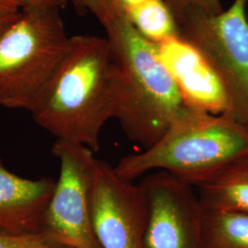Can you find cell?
<instances>
[{
	"instance_id": "6da1fadb",
	"label": "cell",
	"mask_w": 248,
	"mask_h": 248,
	"mask_svg": "<svg viewBox=\"0 0 248 248\" xmlns=\"http://www.w3.org/2000/svg\"><path fill=\"white\" fill-rule=\"evenodd\" d=\"M115 66L107 37L77 35L30 111L58 140L99 149L103 126L115 118Z\"/></svg>"
},
{
	"instance_id": "7a4b0ae2",
	"label": "cell",
	"mask_w": 248,
	"mask_h": 248,
	"mask_svg": "<svg viewBox=\"0 0 248 248\" xmlns=\"http://www.w3.org/2000/svg\"><path fill=\"white\" fill-rule=\"evenodd\" d=\"M104 28L114 58L115 119L129 140L146 149L186 106L155 44L120 11Z\"/></svg>"
},
{
	"instance_id": "3957f363",
	"label": "cell",
	"mask_w": 248,
	"mask_h": 248,
	"mask_svg": "<svg viewBox=\"0 0 248 248\" xmlns=\"http://www.w3.org/2000/svg\"><path fill=\"white\" fill-rule=\"evenodd\" d=\"M248 155V130L229 113L185 108L157 142L121 158L116 173L130 181L163 171L193 187Z\"/></svg>"
},
{
	"instance_id": "277c9868",
	"label": "cell",
	"mask_w": 248,
	"mask_h": 248,
	"mask_svg": "<svg viewBox=\"0 0 248 248\" xmlns=\"http://www.w3.org/2000/svg\"><path fill=\"white\" fill-rule=\"evenodd\" d=\"M60 9L23 7L0 37V106L29 112L67 52Z\"/></svg>"
},
{
	"instance_id": "5b68a950",
	"label": "cell",
	"mask_w": 248,
	"mask_h": 248,
	"mask_svg": "<svg viewBox=\"0 0 248 248\" xmlns=\"http://www.w3.org/2000/svg\"><path fill=\"white\" fill-rule=\"evenodd\" d=\"M248 0H233L220 14L189 9L177 18L179 33L203 53L222 80L229 114L248 130Z\"/></svg>"
},
{
	"instance_id": "8992f818",
	"label": "cell",
	"mask_w": 248,
	"mask_h": 248,
	"mask_svg": "<svg viewBox=\"0 0 248 248\" xmlns=\"http://www.w3.org/2000/svg\"><path fill=\"white\" fill-rule=\"evenodd\" d=\"M52 153L60 175L42 219L41 232L73 248H101L91 219V195L98 159L89 147L58 140Z\"/></svg>"
},
{
	"instance_id": "52a82bcc",
	"label": "cell",
	"mask_w": 248,
	"mask_h": 248,
	"mask_svg": "<svg viewBox=\"0 0 248 248\" xmlns=\"http://www.w3.org/2000/svg\"><path fill=\"white\" fill-rule=\"evenodd\" d=\"M150 207L141 181L126 180L98 159L91 195V219L101 248H147Z\"/></svg>"
},
{
	"instance_id": "ba28073f",
	"label": "cell",
	"mask_w": 248,
	"mask_h": 248,
	"mask_svg": "<svg viewBox=\"0 0 248 248\" xmlns=\"http://www.w3.org/2000/svg\"><path fill=\"white\" fill-rule=\"evenodd\" d=\"M141 183L150 207L147 248H206L204 209L194 187L163 171Z\"/></svg>"
},
{
	"instance_id": "9c48e42d",
	"label": "cell",
	"mask_w": 248,
	"mask_h": 248,
	"mask_svg": "<svg viewBox=\"0 0 248 248\" xmlns=\"http://www.w3.org/2000/svg\"><path fill=\"white\" fill-rule=\"evenodd\" d=\"M155 46L186 108L212 114L229 112L222 80L203 53L180 35Z\"/></svg>"
},
{
	"instance_id": "30bf717a",
	"label": "cell",
	"mask_w": 248,
	"mask_h": 248,
	"mask_svg": "<svg viewBox=\"0 0 248 248\" xmlns=\"http://www.w3.org/2000/svg\"><path fill=\"white\" fill-rule=\"evenodd\" d=\"M55 183L51 177H19L0 159V231L16 234L42 232L43 215Z\"/></svg>"
},
{
	"instance_id": "8fae6325",
	"label": "cell",
	"mask_w": 248,
	"mask_h": 248,
	"mask_svg": "<svg viewBox=\"0 0 248 248\" xmlns=\"http://www.w3.org/2000/svg\"><path fill=\"white\" fill-rule=\"evenodd\" d=\"M198 196L205 211L248 213V155L199 187Z\"/></svg>"
},
{
	"instance_id": "7c38bea8",
	"label": "cell",
	"mask_w": 248,
	"mask_h": 248,
	"mask_svg": "<svg viewBox=\"0 0 248 248\" xmlns=\"http://www.w3.org/2000/svg\"><path fill=\"white\" fill-rule=\"evenodd\" d=\"M206 248H248V213L205 211Z\"/></svg>"
},
{
	"instance_id": "4fadbf2b",
	"label": "cell",
	"mask_w": 248,
	"mask_h": 248,
	"mask_svg": "<svg viewBox=\"0 0 248 248\" xmlns=\"http://www.w3.org/2000/svg\"><path fill=\"white\" fill-rule=\"evenodd\" d=\"M124 17L142 37L155 45L180 35L177 18L164 0L150 1Z\"/></svg>"
},
{
	"instance_id": "5bb4252c",
	"label": "cell",
	"mask_w": 248,
	"mask_h": 248,
	"mask_svg": "<svg viewBox=\"0 0 248 248\" xmlns=\"http://www.w3.org/2000/svg\"><path fill=\"white\" fill-rule=\"evenodd\" d=\"M0 248H73L45 232L16 234L0 231Z\"/></svg>"
},
{
	"instance_id": "9a60e30c",
	"label": "cell",
	"mask_w": 248,
	"mask_h": 248,
	"mask_svg": "<svg viewBox=\"0 0 248 248\" xmlns=\"http://www.w3.org/2000/svg\"><path fill=\"white\" fill-rule=\"evenodd\" d=\"M79 14L90 12L103 27L115 16L116 10L108 0H69Z\"/></svg>"
},
{
	"instance_id": "2e32d148",
	"label": "cell",
	"mask_w": 248,
	"mask_h": 248,
	"mask_svg": "<svg viewBox=\"0 0 248 248\" xmlns=\"http://www.w3.org/2000/svg\"><path fill=\"white\" fill-rule=\"evenodd\" d=\"M172 10L176 18L189 9H199L211 15L223 11L220 0H164Z\"/></svg>"
},
{
	"instance_id": "e0dca14e",
	"label": "cell",
	"mask_w": 248,
	"mask_h": 248,
	"mask_svg": "<svg viewBox=\"0 0 248 248\" xmlns=\"http://www.w3.org/2000/svg\"><path fill=\"white\" fill-rule=\"evenodd\" d=\"M113 9L122 12L124 16H127L134 9L140 8L142 5L153 0H108Z\"/></svg>"
},
{
	"instance_id": "ac0fdd59",
	"label": "cell",
	"mask_w": 248,
	"mask_h": 248,
	"mask_svg": "<svg viewBox=\"0 0 248 248\" xmlns=\"http://www.w3.org/2000/svg\"><path fill=\"white\" fill-rule=\"evenodd\" d=\"M21 9L0 7V37L17 18Z\"/></svg>"
},
{
	"instance_id": "d6986e66",
	"label": "cell",
	"mask_w": 248,
	"mask_h": 248,
	"mask_svg": "<svg viewBox=\"0 0 248 248\" xmlns=\"http://www.w3.org/2000/svg\"><path fill=\"white\" fill-rule=\"evenodd\" d=\"M24 7H49L57 9H63L68 4L69 0H22Z\"/></svg>"
},
{
	"instance_id": "ffe728a7",
	"label": "cell",
	"mask_w": 248,
	"mask_h": 248,
	"mask_svg": "<svg viewBox=\"0 0 248 248\" xmlns=\"http://www.w3.org/2000/svg\"><path fill=\"white\" fill-rule=\"evenodd\" d=\"M0 7L22 9L24 4L22 0H0Z\"/></svg>"
},
{
	"instance_id": "44dd1931",
	"label": "cell",
	"mask_w": 248,
	"mask_h": 248,
	"mask_svg": "<svg viewBox=\"0 0 248 248\" xmlns=\"http://www.w3.org/2000/svg\"></svg>"
}]
</instances>
